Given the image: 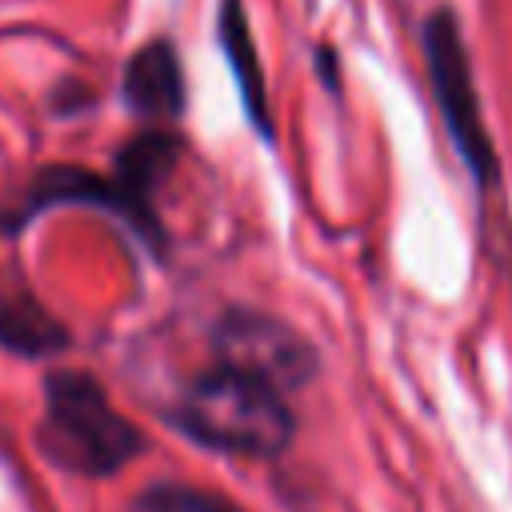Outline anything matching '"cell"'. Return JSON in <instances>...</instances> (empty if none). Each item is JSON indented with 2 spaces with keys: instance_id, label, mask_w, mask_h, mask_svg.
<instances>
[{
  "instance_id": "1",
  "label": "cell",
  "mask_w": 512,
  "mask_h": 512,
  "mask_svg": "<svg viewBox=\"0 0 512 512\" xmlns=\"http://www.w3.org/2000/svg\"><path fill=\"white\" fill-rule=\"evenodd\" d=\"M160 420L208 452L244 460H272L296 440L288 392L220 360L184 380Z\"/></svg>"
},
{
  "instance_id": "2",
  "label": "cell",
  "mask_w": 512,
  "mask_h": 512,
  "mask_svg": "<svg viewBox=\"0 0 512 512\" xmlns=\"http://www.w3.org/2000/svg\"><path fill=\"white\" fill-rule=\"evenodd\" d=\"M36 448L68 476L112 480L148 452V436L112 404L108 388L88 368H52L44 372Z\"/></svg>"
},
{
  "instance_id": "3",
  "label": "cell",
  "mask_w": 512,
  "mask_h": 512,
  "mask_svg": "<svg viewBox=\"0 0 512 512\" xmlns=\"http://www.w3.org/2000/svg\"><path fill=\"white\" fill-rule=\"evenodd\" d=\"M424 60H428V84H432L440 120H444L464 168L472 172V180L480 188L500 184V152H496L492 132L484 124V112H480V92H476L468 44H464L460 24L448 8H440L424 24Z\"/></svg>"
},
{
  "instance_id": "4",
  "label": "cell",
  "mask_w": 512,
  "mask_h": 512,
  "mask_svg": "<svg viewBox=\"0 0 512 512\" xmlns=\"http://www.w3.org/2000/svg\"><path fill=\"white\" fill-rule=\"evenodd\" d=\"M208 344H212V360L260 376L280 392H300L320 372L316 344L288 320L252 304L224 308L208 328Z\"/></svg>"
},
{
  "instance_id": "5",
  "label": "cell",
  "mask_w": 512,
  "mask_h": 512,
  "mask_svg": "<svg viewBox=\"0 0 512 512\" xmlns=\"http://www.w3.org/2000/svg\"><path fill=\"white\" fill-rule=\"evenodd\" d=\"M64 204H80V208H100V212H112L120 216L136 240L156 256L164 260L168 256V232H164V220L156 208H148L144 200H136L128 192V184L112 172V176H100V172H88V168H72V164H52L44 168L20 196V204L12 212L0 216V232H24L36 216L52 212V208H64Z\"/></svg>"
},
{
  "instance_id": "6",
  "label": "cell",
  "mask_w": 512,
  "mask_h": 512,
  "mask_svg": "<svg viewBox=\"0 0 512 512\" xmlns=\"http://www.w3.org/2000/svg\"><path fill=\"white\" fill-rule=\"evenodd\" d=\"M124 104L132 116L148 120V124H168L184 112L188 92H184V68L180 56L168 40H148L140 44L128 64H124V80H120Z\"/></svg>"
},
{
  "instance_id": "7",
  "label": "cell",
  "mask_w": 512,
  "mask_h": 512,
  "mask_svg": "<svg viewBox=\"0 0 512 512\" xmlns=\"http://www.w3.org/2000/svg\"><path fill=\"white\" fill-rule=\"evenodd\" d=\"M0 348L20 360H48L72 348V328L24 284H0Z\"/></svg>"
},
{
  "instance_id": "8",
  "label": "cell",
  "mask_w": 512,
  "mask_h": 512,
  "mask_svg": "<svg viewBox=\"0 0 512 512\" xmlns=\"http://www.w3.org/2000/svg\"><path fill=\"white\" fill-rule=\"evenodd\" d=\"M220 44H224V56H228V68L236 76V88H240V100H244V112H248L252 128L264 140H276L268 88H264V68H260V56H256V40H252L244 0H224L220 4Z\"/></svg>"
},
{
  "instance_id": "9",
  "label": "cell",
  "mask_w": 512,
  "mask_h": 512,
  "mask_svg": "<svg viewBox=\"0 0 512 512\" xmlns=\"http://www.w3.org/2000/svg\"><path fill=\"white\" fill-rule=\"evenodd\" d=\"M176 160H180V136L168 132L164 124H152V128L136 132V136L116 152L112 172L128 184V192H132L136 200H144L148 208H156V192H160V184L172 176Z\"/></svg>"
},
{
  "instance_id": "10",
  "label": "cell",
  "mask_w": 512,
  "mask_h": 512,
  "mask_svg": "<svg viewBox=\"0 0 512 512\" xmlns=\"http://www.w3.org/2000/svg\"><path fill=\"white\" fill-rule=\"evenodd\" d=\"M128 512H244V508L212 488H196L184 480H152L128 500Z\"/></svg>"
}]
</instances>
